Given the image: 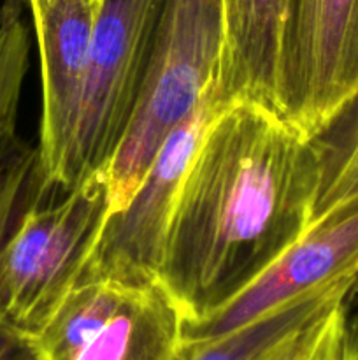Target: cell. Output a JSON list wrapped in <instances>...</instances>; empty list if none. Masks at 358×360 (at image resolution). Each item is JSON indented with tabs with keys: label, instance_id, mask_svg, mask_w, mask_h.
Returning <instances> with one entry per match:
<instances>
[{
	"label": "cell",
	"instance_id": "30bf717a",
	"mask_svg": "<svg viewBox=\"0 0 358 360\" xmlns=\"http://www.w3.org/2000/svg\"><path fill=\"white\" fill-rule=\"evenodd\" d=\"M27 0H4L0 14V253L21 214L48 192L37 146L18 132L30 56Z\"/></svg>",
	"mask_w": 358,
	"mask_h": 360
},
{
	"label": "cell",
	"instance_id": "ba28073f",
	"mask_svg": "<svg viewBox=\"0 0 358 360\" xmlns=\"http://www.w3.org/2000/svg\"><path fill=\"white\" fill-rule=\"evenodd\" d=\"M98 6L100 0H37L28 6L41 60L37 150L48 190L58 188L76 132Z\"/></svg>",
	"mask_w": 358,
	"mask_h": 360
},
{
	"label": "cell",
	"instance_id": "7a4b0ae2",
	"mask_svg": "<svg viewBox=\"0 0 358 360\" xmlns=\"http://www.w3.org/2000/svg\"><path fill=\"white\" fill-rule=\"evenodd\" d=\"M223 0H164L139 101L105 165L109 217L128 204L168 134L216 84Z\"/></svg>",
	"mask_w": 358,
	"mask_h": 360
},
{
	"label": "cell",
	"instance_id": "3957f363",
	"mask_svg": "<svg viewBox=\"0 0 358 360\" xmlns=\"http://www.w3.org/2000/svg\"><path fill=\"white\" fill-rule=\"evenodd\" d=\"M32 204L0 253V320L35 336L72 290L109 217L104 171L65 190L60 202Z\"/></svg>",
	"mask_w": 358,
	"mask_h": 360
},
{
	"label": "cell",
	"instance_id": "6da1fadb",
	"mask_svg": "<svg viewBox=\"0 0 358 360\" xmlns=\"http://www.w3.org/2000/svg\"><path fill=\"white\" fill-rule=\"evenodd\" d=\"M325 139L249 101L223 105L192 158L165 241L160 281L186 320L211 315L309 227Z\"/></svg>",
	"mask_w": 358,
	"mask_h": 360
},
{
	"label": "cell",
	"instance_id": "7c38bea8",
	"mask_svg": "<svg viewBox=\"0 0 358 360\" xmlns=\"http://www.w3.org/2000/svg\"><path fill=\"white\" fill-rule=\"evenodd\" d=\"M358 280L305 294L232 333L202 343H181L172 360H260L284 338L350 301Z\"/></svg>",
	"mask_w": 358,
	"mask_h": 360
},
{
	"label": "cell",
	"instance_id": "5b68a950",
	"mask_svg": "<svg viewBox=\"0 0 358 360\" xmlns=\"http://www.w3.org/2000/svg\"><path fill=\"white\" fill-rule=\"evenodd\" d=\"M358 280V186L321 193L304 234L211 315L183 323L181 343L232 333L305 294Z\"/></svg>",
	"mask_w": 358,
	"mask_h": 360
},
{
	"label": "cell",
	"instance_id": "e0dca14e",
	"mask_svg": "<svg viewBox=\"0 0 358 360\" xmlns=\"http://www.w3.org/2000/svg\"><path fill=\"white\" fill-rule=\"evenodd\" d=\"M2 4H4V0H0V14H2Z\"/></svg>",
	"mask_w": 358,
	"mask_h": 360
},
{
	"label": "cell",
	"instance_id": "4fadbf2b",
	"mask_svg": "<svg viewBox=\"0 0 358 360\" xmlns=\"http://www.w3.org/2000/svg\"><path fill=\"white\" fill-rule=\"evenodd\" d=\"M130 283L81 280L65 295L34 340L42 360H74L93 334L114 315Z\"/></svg>",
	"mask_w": 358,
	"mask_h": 360
},
{
	"label": "cell",
	"instance_id": "52a82bcc",
	"mask_svg": "<svg viewBox=\"0 0 358 360\" xmlns=\"http://www.w3.org/2000/svg\"><path fill=\"white\" fill-rule=\"evenodd\" d=\"M358 98V0H291L283 63V116L323 136Z\"/></svg>",
	"mask_w": 358,
	"mask_h": 360
},
{
	"label": "cell",
	"instance_id": "8992f818",
	"mask_svg": "<svg viewBox=\"0 0 358 360\" xmlns=\"http://www.w3.org/2000/svg\"><path fill=\"white\" fill-rule=\"evenodd\" d=\"M220 109L211 86L192 115L168 134L128 204L107 217L79 281L139 285L160 280L165 241L183 179Z\"/></svg>",
	"mask_w": 358,
	"mask_h": 360
},
{
	"label": "cell",
	"instance_id": "9c48e42d",
	"mask_svg": "<svg viewBox=\"0 0 358 360\" xmlns=\"http://www.w3.org/2000/svg\"><path fill=\"white\" fill-rule=\"evenodd\" d=\"M291 0H223L220 108L249 101L283 115V63Z\"/></svg>",
	"mask_w": 358,
	"mask_h": 360
},
{
	"label": "cell",
	"instance_id": "277c9868",
	"mask_svg": "<svg viewBox=\"0 0 358 360\" xmlns=\"http://www.w3.org/2000/svg\"><path fill=\"white\" fill-rule=\"evenodd\" d=\"M164 0H100L76 132L58 188H74L105 165L135 111Z\"/></svg>",
	"mask_w": 358,
	"mask_h": 360
},
{
	"label": "cell",
	"instance_id": "ac0fdd59",
	"mask_svg": "<svg viewBox=\"0 0 358 360\" xmlns=\"http://www.w3.org/2000/svg\"><path fill=\"white\" fill-rule=\"evenodd\" d=\"M28 2V6H30V4H34V2H37V0H27Z\"/></svg>",
	"mask_w": 358,
	"mask_h": 360
},
{
	"label": "cell",
	"instance_id": "2e32d148",
	"mask_svg": "<svg viewBox=\"0 0 358 360\" xmlns=\"http://www.w3.org/2000/svg\"><path fill=\"white\" fill-rule=\"evenodd\" d=\"M340 360H358V315L351 320L347 319Z\"/></svg>",
	"mask_w": 358,
	"mask_h": 360
},
{
	"label": "cell",
	"instance_id": "8fae6325",
	"mask_svg": "<svg viewBox=\"0 0 358 360\" xmlns=\"http://www.w3.org/2000/svg\"><path fill=\"white\" fill-rule=\"evenodd\" d=\"M185 313L160 280L130 285L114 315L74 360H172Z\"/></svg>",
	"mask_w": 358,
	"mask_h": 360
},
{
	"label": "cell",
	"instance_id": "5bb4252c",
	"mask_svg": "<svg viewBox=\"0 0 358 360\" xmlns=\"http://www.w3.org/2000/svg\"><path fill=\"white\" fill-rule=\"evenodd\" d=\"M347 323V302L305 323L260 360H340Z\"/></svg>",
	"mask_w": 358,
	"mask_h": 360
},
{
	"label": "cell",
	"instance_id": "9a60e30c",
	"mask_svg": "<svg viewBox=\"0 0 358 360\" xmlns=\"http://www.w3.org/2000/svg\"><path fill=\"white\" fill-rule=\"evenodd\" d=\"M0 360H42L28 334L0 320Z\"/></svg>",
	"mask_w": 358,
	"mask_h": 360
}]
</instances>
